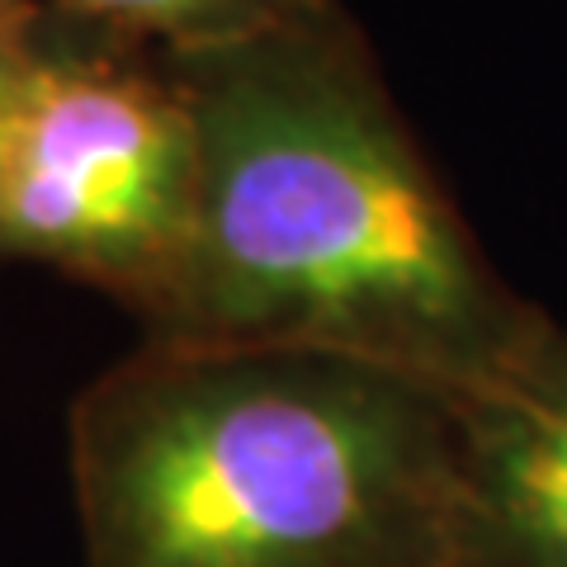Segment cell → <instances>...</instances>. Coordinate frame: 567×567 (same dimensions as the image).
I'll use <instances>...</instances> for the list:
<instances>
[{
    "mask_svg": "<svg viewBox=\"0 0 567 567\" xmlns=\"http://www.w3.org/2000/svg\"><path fill=\"white\" fill-rule=\"evenodd\" d=\"M166 62L199 189L142 336L350 354L458 406L548 346L558 327L473 237L341 0Z\"/></svg>",
    "mask_w": 567,
    "mask_h": 567,
    "instance_id": "6da1fadb",
    "label": "cell"
},
{
    "mask_svg": "<svg viewBox=\"0 0 567 567\" xmlns=\"http://www.w3.org/2000/svg\"><path fill=\"white\" fill-rule=\"evenodd\" d=\"M66 454L85 567H450L458 402L350 354L142 336Z\"/></svg>",
    "mask_w": 567,
    "mask_h": 567,
    "instance_id": "7a4b0ae2",
    "label": "cell"
},
{
    "mask_svg": "<svg viewBox=\"0 0 567 567\" xmlns=\"http://www.w3.org/2000/svg\"><path fill=\"white\" fill-rule=\"evenodd\" d=\"M199 189L189 100L162 48L52 14L10 81L0 256L147 312L185 256Z\"/></svg>",
    "mask_w": 567,
    "mask_h": 567,
    "instance_id": "3957f363",
    "label": "cell"
},
{
    "mask_svg": "<svg viewBox=\"0 0 567 567\" xmlns=\"http://www.w3.org/2000/svg\"><path fill=\"white\" fill-rule=\"evenodd\" d=\"M450 567H567V331L458 406Z\"/></svg>",
    "mask_w": 567,
    "mask_h": 567,
    "instance_id": "277c9868",
    "label": "cell"
},
{
    "mask_svg": "<svg viewBox=\"0 0 567 567\" xmlns=\"http://www.w3.org/2000/svg\"><path fill=\"white\" fill-rule=\"evenodd\" d=\"M39 6L162 52H194L303 20L336 0H39Z\"/></svg>",
    "mask_w": 567,
    "mask_h": 567,
    "instance_id": "5b68a950",
    "label": "cell"
},
{
    "mask_svg": "<svg viewBox=\"0 0 567 567\" xmlns=\"http://www.w3.org/2000/svg\"><path fill=\"white\" fill-rule=\"evenodd\" d=\"M48 20H52V10H43L39 0H0V71L10 62H20L43 39Z\"/></svg>",
    "mask_w": 567,
    "mask_h": 567,
    "instance_id": "8992f818",
    "label": "cell"
},
{
    "mask_svg": "<svg viewBox=\"0 0 567 567\" xmlns=\"http://www.w3.org/2000/svg\"><path fill=\"white\" fill-rule=\"evenodd\" d=\"M14 66H20V62H10L6 71H0V142H6V114H10V81H14Z\"/></svg>",
    "mask_w": 567,
    "mask_h": 567,
    "instance_id": "52a82bcc",
    "label": "cell"
}]
</instances>
